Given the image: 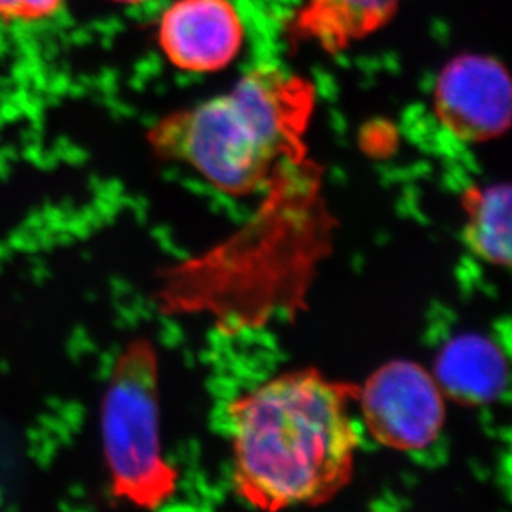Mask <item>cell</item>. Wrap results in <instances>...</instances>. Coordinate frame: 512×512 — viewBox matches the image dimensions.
I'll list each match as a JSON object with an SVG mask.
<instances>
[{
  "label": "cell",
  "instance_id": "4",
  "mask_svg": "<svg viewBox=\"0 0 512 512\" xmlns=\"http://www.w3.org/2000/svg\"><path fill=\"white\" fill-rule=\"evenodd\" d=\"M357 401L370 436L390 450H425L445 428V395L433 373L411 360L377 368L358 390Z\"/></svg>",
  "mask_w": 512,
  "mask_h": 512
},
{
  "label": "cell",
  "instance_id": "8",
  "mask_svg": "<svg viewBox=\"0 0 512 512\" xmlns=\"http://www.w3.org/2000/svg\"><path fill=\"white\" fill-rule=\"evenodd\" d=\"M405 0H304L300 34L327 52L347 49L375 34L395 17Z\"/></svg>",
  "mask_w": 512,
  "mask_h": 512
},
{
  "label": "cell",
  "instance_id": "3",
  "mask_svg": "<svg viewBox=\"0 0 512 512\" xmlns=\"http://www.w3.org/2000/svg\"><path fill=\"white\" fill-rule=\"evenodd\" d=\"M102 440L118 498L155 509L173 496L179 474L163 455L158 355L148 340L131 342L113 368Z\"/></svg>",
  "mask_w": 512,
  "mask_h": 512
},
{
  "label": "cell",
  "instance_id": "6",
  "mask_svg": "<svg viewBox=\"0 0 512 512\" xmlns=\"http://www.w3.org/2000/svg\"><path fill=\"white\" fill-rule=\"evenodd\" d=\"M244 35L231 0H174L161 17L158 42L179 70L213 73L234 62Z\"/></svg>",
  "mask_w": 512,
  "mask_h": 512
},
{
  "label": "cell",
  "instance_id": "11",
  "mask_svg": "<svg viewBox=\"0 0 512 512\" xmlns=\"http://www.w3.org/2000/svg\"><path fill=\"white\" fill-rule=\"evenodd\" d=\"M115 2H120V4L135 5L143 4V2H148V0H115Z\"/></svg>",
  "mask_w": 512,
  "mask_h": 512
},
{
  "label": "cell",
  "instance_id": "7",
  "mask_svg": "<svg viewBox=\"0 0 512 512\" xmlns=\"http://www.w3.org/2000/svg\"><path fill=\"white\" fill-rule=\"evenodd\" d=\"M433 377L445 398L463 406L489 405L508 388V358L489 337L458 335L436 355Z\"/></svg>",
  "mask_w": 512,
  "mask_h": 512
},
{
  "label": "cell",
  "instance_id": "1",
  "mask_svg": "<svg viewBox=\"0 0 512 512\" xmlns=\"http://www.w3.org/2000/svg\"><path fill=\"white\" fill-rule=\"evenodd\" d=\"M358 390L302 368L232 401L237 496L262 511L320 506L339 496L352 481L360 443L350 415Z\"/></svg>",
  "mask_w": 512,
  "mask_h": 512
},
{
  "label": "cell",
  "instance_id": "10",
  "mask_svg": "<svg viewBox=\"0 0 512 512\" xmlns=\"http://www.w3.org/2000/svg\"><path fill=\"white\" fill-rule=\"evenodd\" d=\"M65 0H0V22L14 27H37L55 19Z\"/></svg>",
  "mask_w": 512,
  "mask_h": 512
},
{
  "label": "cell",
  "instance_id": "5",
  "mask_svg": "<svg viewBox=\"0 0 512 512\" xmlns=\"http://www.w3.org/2000/svg\"><path fill=\"white\" fill-rule=\"evenodd\" d=\"M441 125L466 143L496 140L511 125V80L503 63L488 55L453 58L433 92Z\"/></svg>",
  "mask_w": 512,
  "mask_h": 512
},
{
  "label": "cell",
  "instance_id": "9",
  "mask_svg": "<svg viewBox=\"0 0 512 512\" xmlns=\"http://www.w3.org/2000/svg\"><path fill=\"white\" fill-rule=\"evenodd\" d=\"M466 213L464 242L481 261L493 266L511 264V186L494 183L469 188L461 196Z\"/></svg>",
  "mask_w": 512,
  "mask_h": 512
},
{
  "label": "cell",
  "instance_id": "2",
  "mask_svg": "<svg viewBox=\"0 0 512 512\" xmlns=\"http://www.w3.org/2000/svg\"><path fill=\"white\" fill-rule=\"evenodd\" d=\"M314 88L279 67L246 73L231 92L174 113L151 131L158 155L181 161L229 196L269 188L302 160Z\"/></svg>",
  "mask_w": 512,
  "mask_h": 512
}]
</instances>
